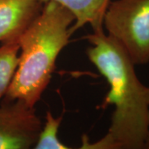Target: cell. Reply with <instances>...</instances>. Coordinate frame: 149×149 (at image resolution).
<instances>
[{"label":"cell","mask_w":149,"mask_h":149,"mask_svg":"<svg viewBox=\"0 0 149 149\" xmlns=\"http://www.w3.org/2000/svg\"><path fill=\"white\" fill-rule=\"evenodd\" d=\"M19 37L3 42L0 46V100L4 98L16 70Z\"/></svg>","instance_id":"obj_8"},{"label":"cell","mask_w":149,"mask_h":149,"mask_svg":"<svg viewBox=\"0 0 149 149\" xmlns=\"http://www.w3.org/2000/svg\"><path fill=\"white\" fill-rule=\"evenodd\" d=\"M72 13L47 2L19 37L16 70L3 101H21L35 108L47 89L58 56L73 34Z\"/></svg>","instance_id":"obj_2"},{"label":"cell","mask_w":149,"mask_h":149,"mask_svg":"<svg viewBox=\"0 0 149 149\" xmlns=\"http://www.w3.org/2000/svg\"><path fill=\"white\" fill-rule=\"evenodd\" d=\"M43 123L35 108L21 101L0 105V149H32Z\"/></svg>","instance_id":"obj_4"},{"label":"cell","mask_w":149,"mask_h":149,"mask_svg":"<svg viewBox=\"0 0 149 149\" xmlns=\"http://www.w3.org/2000/svg\"><path fill=\"white\" fill-rule=\"evenodd\" d=\"M42 5V0H0V42L20 37Z\"/></svg>","instance_id":"obj_5"},{"label":"cell","mask_w":149,"mask_h":149,"mask_svg":"<svg viewBox=\"0 0 149 149\" xmlns=\"http://www.w3.org/2000/svg\"><path fill=\"white\" fill-rule=\"evenodd\" d=\"M61 122L62 115L56 117L51 111L47 112L42 132L32 149H125L108 131L104 136L95 142H91L89 135L85 133L81 137V144L78 148L66 146L58 136Z\"/></svg>","instance_id":"obj_6"},{"label":"cell","mask_w":149,"mask_h":149,"mask_svg":"<svg viewBox=\"0 0 149 149\" xmlns=\"http://www.w3.org/2000/svg\"><path fill=\"white\" fill-rule=\"evenodd\" d=\"M145 149H149V134H148V140H147V143H146Z\"/></svg>","instance_id":"obj_9"},{"label":"cell","mask_w":149,"mask_h":149,"mask_svg":"<svg viewBox=\"0 0 149 149\" xmlns=\"http://www.w3.org/2000/svg\"><path fill=\"white\" fill-rule=\"evenodd\" d=\"M87 56L109 86L102 108L113 105L110 133L125 149H145L149 134V86L139 80L133 61L104 30L93 32Z\"/></svg>","instance_id":"obj_1"},{"label":"cell","mask_w":149,"mask_h":149,"mask_svg":"<svg viewBox=\"0 0 149 149\" xmlns=\"http://www.w3.org/2000/svg\"><path fill=\"white\" fill-rule=\"evenodd\" d=\"M42 2L43 3L55 2L69 10L74 18L71 27L74 33L85 25H90L93 32L104 30V17L111 0H42Z\"/></svg>","instance_id":"obj_7"},{"label":"cell","mask_w":149,"mask_h":149,"mask_svg":"<svg viewBox=\"0 0 149 149\" xmlns=\"http://www.w3.org/2000/svg\"><path fill=\"white\" fill-rule=\"evenodd\" d=\"M103 27L125 51L133 63L149 62V0L110 2Z\"/></svg>","instance_id":"obj_3"}]
</instances>
